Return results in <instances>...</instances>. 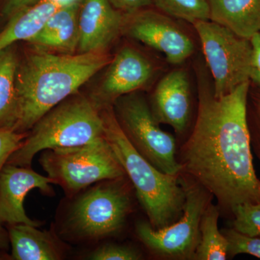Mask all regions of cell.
Instances as JSON below:
<instances>
[{
  "label": "cell",
  "mask_w": 260,
  "mask_h": 260,
  "mask_svg": "<svg viewBox=\"0 0 260 260\" xmlns=\"http://www.w3.org/2000/svg\"><path fill=\"white\" fill-rule=\"evenodd\" d=\"M179 181L185 191L183 214L175 223L155 229L146 220L136 224L138 239L159 256L193 259L200 241L202 217L213 195L194 179L180 173Z\"/></svg>",
  "instance_id": "8"
},
{
  "label": "cell",
  "mask_w": 260,
  "mask_h": 260,
  "mask_svg": "<svg viewBox=\"0 0 260 260\" xmlns=\"http://www.w3.org/2000/svg\"><path fill=\"white\" fill-rule=\"evenodd\" d=\"M88 259L92 260H138L142 259L140 251L131 246L115 243H105L90 251Z\"/></svg>",
  "instance_id": "24"
},
{
  "label": "cell",
  "mask_w": 260,
  "mask_h": 260,
  "mask_svg": "<svg viewBox=\"0 0 260 260\" xmlns=\"http://www.w3.org/2000/svg\"><path fill=\"white\" fill-rule=\"evenodd\" d=\"M210 20L249 39L260 32V0H208Z\"/></svg>",
  "instance_id": "17"
},
{
  "label": "cell",
  "mask_w": 260,
  "mask_h": 260,
  "mask_svg": "<svg viewBox=\"0 0 260 260\" xmlns=\"http://www.w3.org/2000/svg\"><path fill=\"white\" fill-rule=\"evenodd\" d=\"M123 30L135 40L160 51L171 64H181L194 52L190 35L174 18L160 11L148 8L125 14Z\"/></svg>",
  "instance_id": "10"
},
{
  "label": "cell",
  "mask_w": 260,
  "mask_h": 260,
  "mask_svg": "<svg viewBox=\"0 0 260 260\" xmlns=\"http://www.w3.org/2000/svg\"><path fill=\"white\" fill-rule=\"evenodd\" d=\"M109 65L99 94L93 99L101 109L111 107L122 95L144 88L157 72L151 59L129 46L121 48Z\"/></svg>",
  "instance_id": "11"
},
{
  "label": "cell",
  "mask_w": 260,
  "mask_h": 260,
  "mask_svg": "<svg viewBox=\"0 0 260 260\" xmlns=\"http://www.w3.org/2000/svg\"><path fill=\"white\" fill-rule=\"evenodd\" d=\"M126 177L99 181L70 198L73 200L59 225L60 237L68 242L92 243L120 232L133 210Z\"/></svg>",
  "instance_id": "4"
},
{
  "label": "cell",
  "mask_w": 260,
  "mask_h": 260,
  "mask_svg": "<svg viewBox=\"0 0 260 260\" xmlns=\"http://www.w3.org/2000/svg\"><path fill=\"white\" fill-rule=\"evenodd\" d=\"M50 184H54L51 178L38 174L30 167L5 164L0 172V222L40 226V222L32 220L25 213L24 200L34 189L52 195Z\"/></svg>",
  "instance_id": "12"
},
{
  "label": "cell",
  "mask_w": 260,
  "mask_h": 260,
  "mask_svg": "<svg viewBox=\"0 0 260 260\" xmlns=\"http://www.w3.org/2000/svg\"><path fill=\"white\" fill-rule=\"evenodd\" d=\"M80 5L61 7L56 10L40 31L28 42L38 47L73 53L79 43Z\"/></svg>",
  "instance_id": "16"
},
{
  "label": "cell",
  "mask_w": 260,
  "mask_h": 260,
  "mask_svg": "<svg viewBox=\"0 0 260 260\" xmlns=\"http://www.w3.org/2000/svg\"><path fill=\"white\" fill-rule=\"evenodd\" d=\"M221 232L229 242L228 257L247 254L260 259V238L248 237L233 228L223 229Z\"/></svg>",
  "instance_id": "23"
},
{
  "label": "cell",
  "mask_w": 260,
  "mask_h": 260,
  "mask_svg": "<svg viewBox=\"0 0 260 260\" xmlns=\"http://www.w3.org/2000/svg\"><path fill=\"white\" fill-rule=\"evenodd\" d=\"M255 126H249L250 133L251 150L255 153L260 164V97L256 99L254 104Z\"/></svg>",
  "instance_id": "28"
},
{
  "label": "cell",
  "mask_w": 260,
  "mask_h": 260,
  "mask_svg": "<svg viewBox=\"0 0 260 260\" xmlns=\"http://www.w3.org/2000/svg\"><path fill=\"white\" fill-rule=\"evenodd\" d=\"M213 79L214 95L220 98L251 79L253 67L249 39L211 20L194 24Z\"/></svg>",
  "instance_id": "9"
},
{
  "label": "cell",
  "mask_w": 260,
  "mask_h": 260,
  "mask_svg": "<svg viewBox=\"0 0 260 260\" xmlns=\"http://www.w3.org/2000/svg\"><path fill=\"white\" fill-rule=\"evenodd\" d=\"M220 210L210 203L205 210L200 225V241L193 259L225 260L229 242L218 229Z\"/></svg>",
  "instance_id": "20"
},
{
  "label": "cell",
  "mask_w": 260,
  "mask_h": 260,
  "mask_svg": "<svg viewBox=\"0 0 260 260\" xmlns=\"http://www.w3.org/2000/svg\"><path fill=\"white\" fill-rule=\"evenodd\" d=\"M28 133H18L12 129L0 128V172L12 154L23 144Z\"/></svg>",
  "instance_id": "25"
},
{
  "label": "cell",
  "mask_w": 260,
  "mask_h": 260,
  "mask_svg": "<svg viewBox=\"0 0 260 260\" xmlns=\"http://www.w3.org/2000/svg\"><path fill=\"white\" fill-rule=\"evenodd\" d=\"M60 8L54 0H39L12 15L7 20L6 26L0 32V51L18 41L28 42Z\"/></svg>",
  "instance_id": "18"
},
{
  "label": "cell",
  "mask_w": 260,
  "mask_h": 260,
  "mask_svg": "<svg viewBox=\"0 0 260 260\" xmlns=\"http://www.w3.org/2000/svg\"><path fill=\"white\" fill-rule=\"evenodd\" d=\"M194 128L181 147V172L203 186L232 217L236 207L260 203L247 119L249 81L216 98L201 72Z\"/></svg>",
  "instance_id": "1"
},
{
  "label": "cell",
  "mask_w": 260,
  "mask_h": 260,
  "mask_svg": "<svg viewBox=\"0 0 260 260\" xmlns=\"http://www.w3.org/2000/svg\"><path fill=\"white\" fill-rule=\"evenodd\" d=\"M251 46V61L253 70L260 72V32H256L249 39Z\"/></svg>",
  "instance_id": "29"
},
{
  "label": "cell",
  "mask_w": 260,
  "mask_h": 260,
  "mask_svg": "<svg viewBox=\"0 0 260 260\" xmlns=\"http://www.w3.org/2000/svg\"><path fill=\"white\" fill-rule=\"evenodd\" d=\"M18 66L16 55L10 47L0 51V128L13 129L16 123Z\"/></svg>",
  "instance_id": "19"
},
{
  "label": "cell",
  "mask_w": 260,
  "mask_h": 260,
  "mask_svg": "<svg viewBox=\"0 0 260 260\" xmlns=\"http://www.w3.org/2000/svg\"><path fill=\"white\" fill-rule=\"evenodd\" d=\"M104 136L122 166L137 198L155 229H161L181 218L186 194L174 176L158 170L134 148L118 124L112 106L101 111Z\"/></svg>",
  "instance_id": "3"
},
{
  "label": "cell",
  "mask_w": 260,
  "mask_h": 260,
  "mask_svg": "<svg viewBox=\"0 0 260 260\" xmlns=\"http://www.w3.org/2000/svg\"><path fill=\"white\" fill-rule=\"evenodd\" d=\"M112 61L105 51L57 55L37 51L17 69V121L13 130L28 133L46 113L74 95Z\"/></svg>",
  "instance_id": "2"
},
{
  "label": "cell",
  "mask_w": 260,
  "mask_h": 260,
  "mask_svg": "<svg viewBox=\"0 0 260 260\" xmlns=\"http://www.w3.org/2000/svg\"><path fill=\"white\" fill-rule=\"evenodd\" d=\"M12 259L59 260L64 256L60 241L51 232L25 223L10 224L8 226Z\"/></svg>",
  "instance_id": "15"
},
{
  "label": "cell",
  "mask_w": 260,
  "mask_h": 260,
  "mask_svg": "<svg viewBox=\"0 0 260 260\" xmlns=\"http://www.w3.org/2000/svg\"><path fill=\"white\" fill-rule=\"evenodd\" d=\"M39 164L68 198L99 181L126 177L105 136L77 146L41 152Z\"/></svg>",
  "instance_id": "6"
},
{
  "label": "cell",
  "mask_w": 260,
  "mask_h": 260,
  "mask_svg": "<svg viewBox=\"0 0 260 260\" xmlns=\"http://www.w3.org/2000/svg\"><path fill=\"white\" fill-rule=\"evenodd\" d=\"M232 228L248 237L260 238V203L236 207L232 213Z\"/></svg>",
  "instance_id": "22"
},
{
  "label": "cell",
  "mask_w": 260,
  "mask_h": 260,
  "mask_svg": "<svg viewBox=\"0 0 260 260\" xmlns=\"http://www.w3.org/2000/svg\"><path fill=\"white\" fill-rule=\"evenodd\" d=\"M101 111L86 97L68 98L34 124L7 164L30 167L34 156L43 150L86 144L104 136Z\"/></svg>",
  "instance_id": "5"
},
{
  "label": "cell",
  "mask_w": 260,
  "mask_h": 260,
  "mask_svg": "<svg viewBox=\"0 0 260 260\" xmlns=\"http://www.w3.org/2000/svg\"><path fill=\"white\" fill-rule=\"evenodd\" d=\"M125 14L109 0H83L78 25L80 53L105 51L124 27Z\"/></svg>",
  "instance_id": "13"
},
{
  "label": "cell",
  "mask_w": 260,
  "mask_h": 260,
  "mask_svg": "<svg viewBox=\"0 0 260 260\" xmlns=\"http://www.w3.org/2000/svg\"><path fill=\"white\" fill-rule=\"evenodd\" d=\"M251 80L255 82V83L260 86V72L253 70L251 75Z\"/></svg>",
  "instance_id": "32"
},
{
  "label": "cell",
  "mask_w": 260,
  "mask_h": 260,
  "mask_svg": "<svg viewBox=\"0 0 260 260\" xmlns=\"http://www.w3.org/2000/svg\"><path fill=\"white\" fill-rule=\"evenodd\" d=\"M191 90L184 69L172 70L159 80L152 96L151 110L159 124L182 134L190 118Z\"/></svg>",
  "instance_id": "14"
},
{
  "label": "cell",
  "mask_w": 260,
  "mask_h": 260,
  "mask_svg": "<svg viewBox=\"0 0 260 260\" xmlns=\"http://www.w3.org/2000/svg\"><path fill=\"white\" fill-rule=\"evenodd\" d=\"M10 239L8 229H5L0 222V251H5L9 249Z\"/></svg>",
  "instance_id": "30"
},
{
  "label": "cell",
  "mask_w": 260,
  "mask_h": 260,
  "mask_svg": "<svg viewBox=\"0 0 260 260\" xmlns=\"http://www.w3.org/2000/svg\"><path fill=\"white\" fill-rule=\"evenodd\" d=\"M113 105L118 124L135 150L158 170L179 175L182 168L176 156L175 138L160 127L145 98L134 92Z\"/></svg>",
  "instance_id": "7"
},
{
  "label": "cell",
  "mask_w": 260,
  "mask_h": 260,
  "mask_svg": "<svg viewBox=\"0 0 260 260\" xmlns=\"http://www.w3.org/2000/svg\"><path fill=\"white\" fill-rule=\"evenodd\" d=\"M61 7L69 6L75 4H81L83 0H54Z\"/></svg>",
  "instance_id": "31"
},
{
  "label": "cell",
  "mask_w": 260,
  "mask_h": 260,
  "mask_svg": "<svg viewBox=\"0 0 260 260\" xmlns=\"http://www.w3.org/2000/svg\"><path fill=\"white\" fill-rule=\"evenodd\" d=\"M162 13L194 25L202 20H210L208 0H152Z\"/></svg>",
  "instance_id": "21"
},
{
  "label": "cell",
  "mask_w": 260,
  "mask_h": 260,
  "mask_svg": "<svg viewBox=\"0 0 260 260\" xmlns=\"http://www.w3.org/2000/svg\"><path fill=\"white\" fill-rule=\"evenodd\" d=\"M11 256L7 255L5 251H0V259H10Z\"/></svg>",
  "instance_id": "33"
},
{
  "label": "cell",
  "mask_w": 260,
  "mask_h": 260,
  "mask_svg": "<svg viewBox=\"0 0 260 260\" xmlns=\"http://www.w3.org/2000/svg\"><path fill=\"white\" fill-rule=\"evenodd\" d=\"M39 0H0V15L9 19L19 10L37 3Z\"/></svg>",
  "instance_id": "26"
},
{
  "label": "cell",
  "mask_w": 260,
  "mask_h": 260,
  "mask_svg": "<svg viewBox=\"0 0 260 260\" xmlns=\"http://www.w3.org/2000/svg\"><path fill=\"white\" fill-rule=\"evenodd\" d=\"M113 6L124 14L148 8L153 5L152 0H109Z\"/></svg>",
  "instance_id": "27"
}]
</instances>
